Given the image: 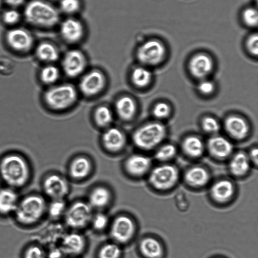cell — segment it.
<instances>
[{
  "label": "cell",
  "mask_w": 258,
  "mask_h": 258,
  "mask_svg": "<svg viewBox=\"0 0 258 258\" xmlns=\"http://www.w3.org/2000/svg\"><path fill=\"white\" fill-rule=\"evenodd\" d=\"M226 131L233 138L237 140L244 138L249 131V127L244 119L236 116L228 117L224 123Z\"/></svg>",
  "instance_id": "obj_23"
},
{
  "label": "cell",
  "mask_w": 258,
  "mask_h": 258,
  "mask_svg": "<svg viewBox=\"0 0 258 258\" xmlns=\"http://www.w3.org/2000/svg\"><path fill=\"white\" fill-rule=\"evenodd\" d=\"M91 165L86 158L81 157L73 160L70 168L71 176L76 179L87 177L90 172Z\"/></svg>",
  "instance_id": "obj_28"
},
{
  "label": "cell",
  "mask_w": 258,
  "mask_h": 258,
  "mask_svg": "<svg viewBox=\"0 0 258 258\" xmlns=\"http://www.w3.org/2000/svg\"><path fill=\"white\" fill-rule=\"evenodd\" d=\"M93 208L88 203L77 201L67 208L64 214L66 223L73 229L85 227L91 223L93 217Z\"/></svg>",
  "instance_id": "obj_7"
},
{
  "label": "cell",
  "mask_w": 258,
  "mask_h": 258,
  "mask_svg": "<svg viewBox=\"0 0 258 258\" xmlns=\"http://www.w3.org/2000/svg\"><path fill=\"white\" fill-rule=\"evenodd\" d=\"M166 135L165 126L158 122L147 124L139 128L134 133L133 141L135 145L144 150H151L165 139Z\"/></svg>",
  "instance_id": "obj_5"
},
{
  "label": "cell",
  "mask_w": 258,
  "mask_h": 258,
  "mask_svg": "<svg viewBox=\"0 0 258 258\" xmlns=\"http://www.w3.org/2000/svg\"><path fill=\"white\" fill-rule=\"evenodd\" d=\"M77 92L70 85H62L47 89L44 94L45 104L54 109H62L72 105L76 100Z\"/></svg>",
  "instance_id": "obj_6"
},
{
  "label": "cell",
  "mask_w": 258,
  "mask_h": 258,
  "mask_svg": "<svg viewBox=\"0 0 258 258\" xmlns=\"http://www.w3.org/2000/svg\"><path fill=\"white\" fill-rule=\"evenodd\" d=\"M150 159L142 155H134L126 160L125 168L129 174L141 177L149 174L151 168Z\"/></svg>",
  "instance_id": "obj_18"
},
{
  "label": "cell",
  "mask_w": 258,
  "mask_h": 258,
  "mask_svg": "<svg viewBox=\"0 0 258 258\" xmlns=\"http://www.w3.org/2000/svg\"><path fill=\"white\" fill-rule=\"evenodd\" d=\"M24 13L28 23L40 27L53 26L59 20L57 10L50 4L40 0L29 2L26 5Z\"/></svg>",
  "instance_id": "obj_3"
},
{
  "label": "cell",
  "mask_w": 258,
  "mask_h": 258,
  "mask_svg": "<svg viewBox=\"0 0 258 258\" xmlns=\"http://www.w3.org/2000/svg\"><path fill=\"white\" fill-rule=\"evenodd\" d=\"M9 5L13 7H17L21 5L25 0H5Z\"/></svg>",
  "instance_id": "obj_47"
},
{
  "label": "cell",
  "mask_w": 258,
  "mask_h": 258,
  "mask_svg": "<svg viewBox=\"0 0 258 258\" xmlns=\"http://www.w3.org/2000/svg\"><path fill=\"white\" fill-rule=\"evenodd\" d=\"M116 109L121 118L128 120L135 114L136 106L131 98L125 96L118 100L116 104Z\"/></svg>",
  "instance_id": "obj_29"
},
{
  "label": "cell",
  "mask_w": 258,
  "mask_h": 258,
  "mask_svg": "<svg viewBox=\"0 0 258 258\" xmlns=\"http://www.w3.org/2000/svg\"><path fill=\"white\" fill-rule=\"evenodd\" d=\"M62 258H77V257H70V256H64Z\"/></svg>",
  "instance_id": "obj_49"
},
{
  "label": "cell",
  "mask_w": 258,
  "mask_h": 258,
  "mask_svg": "<svg viewBox=\"0 0 258 258\" xmlns=\"http://www.w3.org/2000/svg\"><path fill=\"white\" fill-rule=\"evenodd\" d=\"M182 148L185 154L191 158L201 157L204 151L202 141L198 137L190 136L184 139Z\"/></svg>",
  "instance_id": "obj_27"
},
{
  "label": "cell",
  "mask_w": 258,
  "mask_h": 258,
  "mask_svg": "<svg viewBox=\"0 0 258 258\" xmlns=\"http://www.w3.org/2000/svg\"><path fill=\"white\" fill-rule=\"evenodd\" d=\"M139 252L142 258H166L165 248L157 238L149 236L139 244Z\"/></svg>",
  "instance_id": "obj_15"
},
{
  "label": "cell",
  "mask_w": 258,
  "mask_h": 258,
  "mask_svg": "<svg viewBox=\"0 0 258 258\" xmlns=\"http://www.w3.org/2000/svg\"><path fill=\"white\" fill-rule=\"evenodd\" d=\"M60 7L66 13H74L78 10L80 3L78 0H61Z\"/></svg>",
  "instance_id": "obj_41"
},
{
  "label": "cell",
  "mask_w": 258,
  "mask_h": 258,
  "mask_svg": "<svg viewBox=\"0 0 258 258\" xmlns=\"http://www.w3.org/2000/svg\"><path fill=\"white\" fill-rule=\"evenodd\" d=\"M7 42L13 50L19 52H26L30 50L33 44L31 35L21 28H15L9 31L6 35Z\"/></svg>",
  "instance_id": "obj_13"
},
{
  "label": "cell",
  "mask_w": 258,
  "mask_h": 258,
  "mask_svg": "<svg viewBox=\"0 0 258 258\" xmlns=\"http://www.w3.org/2000/svg\"><path fill=\"white\" fill-rule=\"evenodd\" d=\"M213 66L212 60L209 56L204 54H199L191 59L189 70L194 77L202 79L211 72Z\"/></svg>",
  "instance_id": "obj_20"
},
{
  "label": "cell",
  "mask_w": 258,
  "mask_h": 258,
  "mask_svg": "<svg viewBox=\"0 0 258 258\" xmlns=\"http://www.w3.org/2000/svg\"><path fill=\"white\" fill-rule=\"evenodd\" d=\"M103 142L105 148L111 151L121 150L125 144V138L118 129L110 128L103 136Z\"/></svg>",
  "instance_id": "obj_25"
},
{
  "label": "cell",
  "mask_w": 258,
  "mask_h": 258,
  "mask_svg": "<svg viewBox=\"0 0 258 258\" xmlns=\"http://www.w3.org/2000/svg\"><path fill=\"white\" fill-rule=\"evenodd\" d=\"M104 78L98 71L91 72L86 74L81 80L80 88L86 95H93L98 93L103 88Z\"/></svg>",
  "instance_id": "obj_19"
},
{
  "label": "cell",
  "mask_w": 258,
  "mask_h": 258,
  "mask_svg": "<svg viewBox=\"0 0 258 258\" xmlns=\"http://www.w3.org/2000/svg\"><path fill=\"white\" fill-rule=\"evenodd\" d=\"M207 148L210 154L214 158L223 160L229 157L233 151V146L227 139L220 136L211 138Z\"/></svg>",
  "instance_id": "obj_17"
},
{
  "label": "cell",
  "mask_w": 258,
  "mask_h": 258,
  "mask_svg": "<svg viewBox=\"0 0 258 258\" xmlns=\"http://www.w3.org/2000/svg\"><path fill=\"white\" fill-rule=\"evenodd\" d=\"M170 112V107L164 102L158 103L153 109V115L157 118L160 119L167 117L169 115Z\"/></svg>",
  "instance_id": "obj_40"
},
{
  "label": "cell",
  "mask_w": 258,
  "mask_h": 258,
  "mask_svg": "<svg viewBox=\"0 0 258 258\" xmlns=\"http://www.w3.org/2000/svg\"><path fill=\"white\" fill-rule=\"evenodd\" d=\"M247 47L249 51L256 55L258 52V37L254 34L250 37L247 42Z\"/></svg>",
  "instance_id": "obj_45"
},
{
  "label": "cell",
  "mask_w": 258,
  "mask_h": 258,
  "mask_svg": "<svg viewBox=\"0 0 258 258\" xmlns=\"http://www.w3.org/2000/svg\"><path fill=\"white\" fill-rule=\"evenodd\" d=\"M198 89L201 93L208 95L213 92L214 85L211 81L205 80L200 82L198 85Z\"/></svg>",
  "instance_id": "obj_44"
},
{
  "label": "cell",
  "mask_w": 258,
  "mask_h": 258,
  "mask_svg": "<svg viewBox=\"0 0 258 258\" xmlns=\"http://www.w3.org/2000/svg\"><path fill=\"white\" fill-rule=\"evenodd\" d=\"M93 227L97 231L104 229L108 224V218L102 213H98L93 215L91 223Z\"/></svg>",
  "instance_id": "obj_37"
},
{
  "label": "cell",
  "mask_w": 258,
  "mask_h": 258,
  "mask_svg": "<svg viewBox=\"0 0 258 258\" xmlns=\"http://www.w3.org/2000/svg\"><path fill=\"white\" fill-rule=\"evenodd\" d=\"M180 178L177 168L172 164L163 163L152 168L148 174L150 185L156 190L166 192L176 186Z\"/></svg>",
  "instance_id": "obj_4"
},
{
  "label": "cell",
  "mask_w": 258,
  "mask_h": 258,
  "mask_svg": "<svg viewBox=\"0 0 258 258\" xmlns=\"http://www.w3.org/2000/svg\"><path fill=\"white\" fill-rule=\"evenodd\" d=\"M3 21L9 25H13L17 23L20 19V15L19 12L16 10L11 9L4 12L3 15Z\"/></svg>",
  "instance_id": "obj_43"
},
{
  "label": "cell",
  "mask_w": 258,
  "mask_h": 258,
  "mask_svg": "<svg viewBox=\"0 0 258 258\" xmlns=\"http://www.w3.org/2000/svg\"><path fill=\"white\" fill-rule=\"evenodd\" d=\"M66 203L64 199L52 200L47 208L49 215L54 218L64 215L67 209Z\"/></svg>",
  "instance_id": "obj_35"
},
{
  "label": "cell",
  "mask_w": 258,
  "mask_h": 258,
  "mask_svg": "<svg viewBox=\"0 0 258 258\" xmlns=\"http://www.w3.org/2000/svg\"><path fill=\"white\" fill-rule=\"evenodd\" d=\"M95 118L98 124L102 126L109 125L112 120V115L110 109L105 106L97 108L95 112Z\"/></svg>",
  "instance_id": "obj_36"
},
{
  "label": "cell",
  "mask_w": 258,
  "mask_h": 258,
  "mask_svg": "<svg viewBox=\"0 0 258 258\" xmlns=\"http://www.w3.org/2000/svg\"><path fill=\"white\" fill-rule=\"evenodd\" d=\"M31 175L29 164L21 154L12 152L0 160V177L8 187H22L29 181Z\"/></svg>",
  "instance_id": "obj_1"
},
{
  "label": "cell",
  "mask_w": 258,
  "mask_h": 258,
  "mask_svg": "<svg viewBox=\"0 0 258 258\" xmlns=\"http://www.w3.org/2000/svg\"><path fill=\"white\" fill-rule=\"evenodd\" d=\"M18 195L14 188H0V215L14 213L19 201Z\"/></svg>",
  "instance_id": "obj_22"
},
{
  "label": "cell",
  "mask_w": 258,
  "mask_h": 258,
  "mask_svg": "<svg viewBox=\"0 0 258 258\" xmlns=\"http://www.w3.org/2000/svg\"><path fill=\"white\" fill-rule=\"evenodd\" d=\"M251 164L247 154L242 152L237 153L230 160L229 171L236 178L244 177L249 173Z\"/></svg>",
  "instance_id": "obj_21"
},
{
  "label": "cell",
  "mask_w": 258,
  "mask_h": 258,
  "mask_svg": "<svg viewBox=\"0 0 258 258\" xmlns=\"http://www.w3.org/2000/svg\"><path fill=\"white\" fill-rule=\"evenodd\" d=\"M110 198V193L106 188L98 186L90 193L88 203L92 208H103L108 204Z\"/></svg>",
  "instance_id": "obj_26"
},
{
  "label": "cell",
  "mask_w": 258,
  "mask_h": 258,
  "mask_svg": "<svg viewBox=\"0 0 258 258\" xmlns=\"http://www.w3.org/2000/svg\"><path fill=\"white\" fill-rule=\"evenodd\" d=\"M43 188L46 195L52 200L64 199L69 191L67 181L56 174L49 175L44 179Z\"/></svg>",
  "instance_id": "obj_11"
},
{
  "label": "cell",
  "mask_w": 258,
  "mask_h": 258,
  "mask_svg": "<svg viewBox=\"0 0 258 258\" xmlns=\"http://www.w3.org/2000/svg\"><path fill=\"white\" fill-rule=\"evenodd\" d=\"M2 4V0H0V8L1 7Z\"/></svg>",
  "instance_id": "obj_50"
},
{
  "label": "cell",
  "mask_w": 258,
  "mask_h": 258,
  "mask_svg": "<svg viewBox=\"0 0 258 258\" xmlns=\"http://www.w3.org/2000/svg\"><path fill=\"white\" fill-rule=\"evenodd\" d=\"M122 251L119 244L109 242L101 247L97 253V258H121Z\"/></svg>",
  "instance_id": "obj_31"
},
{
  "label": "cell",
  "mask_w": 258,
  "mask_h": 258,
  "mask_svg": "<svg viewBox=\"0 0 258 258\" xmlns=\"http://www.w3.org/2000/svg\"><path fill=\"white\" fill-rule=\"evenodd\" d=\"M36 55L42 61L50 62L57 60L58 53L53 45L44 42L40 44L36 48Z\"/></svg>",
  "instance_id": "obj_30"
},
{
  "label": "cell",
  "mask_w": 258,
  "mask_h": 258,
  "mask_svg": "<svg viewBox=\"0 0 258 258\" xmlns=\"http://www.w3.org/2000/svg\"><path fill=\"white\" fill-rule=\"evenodd\" d=\"M209 258H228L225 256L222 255H215L214 256H212Z\"/></svg>",
  "instance_id": "obj_48"
},
{
  "label": "cell",
  "mask_w": 258,
  "mask_h": 258,
  "mask_svg": "<svg viewBox=\"0 0 258 258\" xmlns=\"http://www.w3.org/2000/svg\"><path fill=\"white\" fill-rule=\"evenodd\" d=\"M133 220L125 215L116 218L110 228V235L117 243H124L131 239L135 232Z\"/></svg>",
  "instance_id": "obj_8"
},
{
  "label": "cell",
  "mask_w": 258,
  "mask_h": 258,
  "mask_svg": "<svg viewBox=\"0 0 258 258\" xmlns=\"http://www.w3.org/2000/svg\"><path fill=\"white\" fill-rule=\"evenodd\" d=\"M243 19L248 25L250 26H256L258 20L257 11L253 8L246 10L243 13Z\"/></svg>",
  "instance_id": "obj_42"
},
{
  "label": "cell",
  "mask_w": 258,
  "mask_h": 258,
  "mask_svg": "<svg viewBox=\"0 0 258 258\" xmlns=\"http://www.w3.org/2000/svg\"><path fill=\"white\" fill-rule=\"evenodd\" d=\"M85 66V60L83 54L76 50L68 52L62 61L63 70L71 77L80 75L84 70Z\"/></svg>",
  "instance_id": "obj_16"
},
{
  "label": "cell",
  "mask_w": 258,
  "mask_h": 258,
  "mask_svg": "<svg viewBox=\"0 0 258 258\" xmlns=\"http://www.w3.org/2000/svg\"><path fill=\"white\" fill-rule=\"evenodd\" d=\"M203 130L207 133L214 134L220 130V125L213 117L207 116L204 117L202 122Z\"/></svg>",
  "instance_id": "obj_39"
},
{
  "label": "cell",
  "mask_w": 258,
  "mask_h": 258,
  "mask_svg": "<svg viewBox=\"0 0 258 258\" xmlns=\"http://www.w3.org/2000/svg\"><path fill=\"white\" fill-rule=\"evenodd\" d=\"M176 154L175 147L167 144L160 147L156 152L155 157L158 161L165 163L173 159Z\"/></svg>",
  "instance_id": "obj_34"
},
{
  "label": "cell",
  "mask_w": 258,
  "mask_h": 258,
  "mask_svg": "<svg viewBox=\"0 0 258 258\" xmlns=\"http://www.w3.org/2000/svg\"><path fill=\"white\" fill-rule=\"evenodd\" d=\"M23 258H47V255L41 247L32 245L25 249Z\"/></svg>",
  "instance_id": "obj_38"
},
{
  "label": "cell",
  "mask_w": 258,
  "mask_h": 258,
  "mask_svg": "<svg viewBox=\"0 0 258 258\" xmlns=\"http://www.w3.org/2000/svg\"><path fill=\"white\" fill-rule=\"evenodd\" d=\"M86 247V240L81 234L76 232L66 234L61 241L60 249L65 256L77 257Z\"/></svg>",
  "instance_id": "obj_14"
},
{
  "label": "cell",
  "mask_w": 258,
  "mask_h": 258,
  "mask_svg": "<svg viewBox=\"0 0 258 258\" xmlns=\"http://www.w3.org/2000/svg\"><path fill=\"white\" fill-rule=\"evenodd\" d=\"M60 32L64 39L71 42L79 40L83 34V28L81 23L74 19H69L62 22Z\"/></svg>",
  "instance_id": "obj_24"
},
{
  "label": "cell",
  "mask_w": 258,
  "mask_h": 258,
  "mask_svg": "<svg viewBox=\"0 0 258 258\" xmlns=\"http://www.w3.org/2000/svg\"><path fill=\"white\" fill-rule=\"evenodd\" d=\"M183 179L187 186L194 189H201L210 183L211 175L209 170L201 165H194L187 168L183 174Z\"/></svg>",
  "instance_id": "obj_12"
},
{
  "label": "cell",
  "mask_w": 258,
  "mask_h": 258,
  "mask_svg": "<svg viewBox=\"0 0 258 258\" xmlns=\"http://www.w3.org/2000/svg\"><path fill=\"white\" fill-rule=\"evenodd\" d=\"M132 77L134 84L143 87L150 83L152 79V74L145 68L138 67L133 71Z\"/></svg>",
  "instance_id": "obj_32"
},
{
  "label": "cell",
  "mask_w": 258,
  "mask_h": 258,
  "mask_svg": "<svg viewBox=\"0 0 258 258\" xmlns=\"http://www.w3.org/2000/svg\"><path fill=\"white\" fill-rule=\"evenodd\" d=\"M137 55L141 62L148 65H156L164 58L165 48L160 42L150 40L140 47Z\"/></svg>",
  "instance_id": "obj_9"
},
{
  "label": "cell",
  "mask_w": 258,
  "mask_h": 258,
  "mask_svg": "<svg viewBox=\"0 0 258 258\" xmlns=\"http://www.w3.org/2000/svg\"><path fill=\"white\" fill-rule=\"evenodd\" d=\"M59 75L56 67L52 65H47L40 70L39 77L41 82L46 85H51L57 80Z\"/></svg>",
  "instance_id": "obj_33"
},
{
  "label": "cell",
  "mask_w": 258,
  "mask_h": 258,
  "mask_svg": "<svg viewBox=\"0 0 258 258\" xmlns=\"http://www.w3.org/2000/svg\"><path fill=\"white\" fill-rule=\"evenodd\" d=\"M45 200L41 196L32 194L19 200L14 213L16 220L26 226L38 222L47 211Z\"/></svg>",
  "instance_id": "obj_2"
},
{
  "label": "cell",
  "mask_w": 258,
  "mask_h": 258,
  "mask_svg": "<svg viewBox=\"0 0 258 258\" xmlns=\"http://www.w3.org/2000/svg\"><path fill=\"white\" fill-rule=\"evenodd\" d=\"M236 193V188L233 182L227 178L219 179L210 186L209 195L211 199L220 205L229 203Z\"/></svg>",
  "instance_id": "obj_10"
},
{
  "label": "cell",
  "mask_w": 258,
  "mask_h": 258,
  "mask_svg": "<svg viewBox=\"0 0 258 258\" xmlns=\"http://www.w3.org/2000/svg\"><path fill=\"white\" fill-rule=\"evenodd\" d=\"M248 156L250 159L251 163H252L255 165H257L258 161L257 149L256 148L252 149L249 153V155Z\"/></svg>",
  "instance_id": "obj_46"
}]
</instances>
